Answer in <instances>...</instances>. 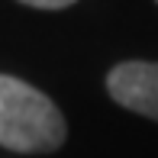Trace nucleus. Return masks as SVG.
Listing matches in <instances>:
<instances>
[{"label": "nucleus", "instance_id": "nucleus-4", "mask_svg": "<svg viewBox=\"0 0 158 158\" xmlns=\"http://www.w3.org/2000/svg\"><path fill=\"white\" fill-rule=\"evenodd\" d=\"M155 3H158V0H155Z\"/></svg>", "mask_w": 158, "mask_h": 158}, {"label": "nucleus", "instance_id": "nucleus-3", "mask_svg": "<svg viewBox=\"0 0 158 158\" xmlns=\"http://www.w3.org/2000/svg\"><path fill=\"white\" fill-rule=\"evenodd\" d=\"M19 3L35 6V10H64V6H71L74 0H19Z\"/></svg>", "mask_w": 158, "mask_h": 158}, {"label": "nucleus", "instance_id": "nucleus-1", "mask_svg": "<svg viewBox=\"0 0 158 158\" xmlns=\"http://www.w3.org/2000/svg\"><path fill=\"white\" fill-rule=\"evenodd\" d=\"M68 123L55 100L13 74H0V145L10 152H58Z\"/></svg>", "mask_w": 158, "mask_h": 158}, {"label": "nucleus", "instance_id": "nucleus-2", "mask_svg": "<svg viewBox=\"0 0 158 158\" xmlns=\"http://www.w3.org/2000/svg\"><path fill=\"white\" fill-rule=\"evenodd\" d=\"M106 90L119 106L158 123V61H123L106 74Z\"/></svg>", "mask_w": 158, "mask_h": 158}]
</instances>
